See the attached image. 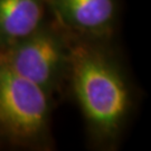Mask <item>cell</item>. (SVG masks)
<instances>
[{
	"mask_svg": "<svg viewBox=\"0 0 151 151\" xmlns=\"http://www.w3.org/2000/svg\"><path fill=\"white\" fill-rule=\"evenodd\" d=\"M68 73L93 133L101 140L113 139L130 109L129 87L118 66L102 52L82 45L72 47Z\"/></svg>",
	"mask_w": 151,
	"mask_h": 151,
	"instance_id": "cell-1",
	"label": "cell"
},
{
	"mask_svg": "<svg viewBox=\"0 0 151 151\" xmlns=\"http://www.w3.org/2000/svg\"><path fill=\"white\" fill-rule=\"evenodd\" d=\"M70 50L64 36L44 22L29 36L0 52V56L15 72L49 95L70 72Z\"/></svg>",
	"mask_w": 151,
	"mask_h": 151,
	"instance_id": "cell-2",
	"label": "cell"
},
{
	"mask_svg": "<svg viewBox=\"0 0 151 151\" xmlns=\"http://www.w3.org/2000/svg\"><path fill=\"white\" fill-rule=\"evenodd\" d=\"M47 5L65 28L87 36L109 32L116 17L115 0H47Z\"/></svg>",
	"mask_w": 151,
	"mask_h": 151,
	"instance_id": "cell-4",
	"label": "cell"
},
{
	"mask_svg": "<svg viewBox=\"0 0 151 151\" xmlns=\"http://www.w3.org/2000/svg\"><path fill=\"white\" fill-rule=\"evenodd\" d=\"M48 94L0 56V129L19 142L42 137L49 119Z\"/></svg>",
	"mask_w": 151,
	"mask_h": 151,
	"instance_id": "cell-3",
	"label": "cell"
},
{
	"mask_svg": "<svg viewBox=\"0 0 151 151\" xmlns=\"http://www.w3.org/2000/svg\"><path fill=\"white\" fill-rule=\"evenodd\" d=\"M46 5L47 0H0V52L43 25Z\"/></svg>",
	"mask_w": 151,
	"mask_h": 151,
	"instance_id": "cell-5",
	"label": "cell"
}]
</instances>
